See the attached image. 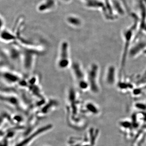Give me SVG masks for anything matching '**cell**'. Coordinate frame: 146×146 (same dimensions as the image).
Listing matches in <instances>:
<instances>
[{"mask_svg": "<svg viewBox=\"0 0 146 146\" xmlns=\"http://www.w3.org/2000/svg\"><path fill=\"white\" fill-rule=\"evenodd\" d=\"M1 99L3 102L13 107L17 108L20 106V100L13 94L3 93V95L1 94Z\"/></svg>", "mask_w": 146, "mask_h": 146, "instance_id": "obj_9", "label": "cell"}, {"mask_svg": "<svg viewBox=\"0 0 146 146\" xmlns=\"http://www.w3.org/2000/svg\"><path fill=\"white\" fill-rule=\"evenodd\" d=\"M136 107L138 109L145 110L146 109V106L143 104L138 103L136 104Z\"/></svg>", "mask_w": 146, "mask_h": 146, "instance_id": "obj_18", "label": "cell"}, {"mask_svg": "<svg viewBox=\"0 0 146 146\" xmlns=\"http://www.w3.org/2000/svg\"><path fill=\"white\" fill-rule=\"evenodd\" d=\"M1 30L5 28V22L4 18H3L2 16H1Z\"/></svg>", "mask_w": 146, "mask_h": 146, "instance_id": "obj_20", "label": "cell"}, {"mask_svg": "<svg viewBox=\"0 0 146 146\" xmlns=\"http://www.w3.org/2000/svg\"><path fill=\"white\" fill-rule=\"evenodd\" d=\"M67 23L74 28H78L81 26L82 22L81 18L74 14H70L65 18Z\"/></svg>", "mask_w": 146, "mask_h": 146, "instance_id": "obj_11", "label": "cell"}, {"mask_svg": "<svg viewBox=\"0 0 146 146\" xmlns=\"http://www.w3.org/2000/svg\"><path fill=\"white\" fill-rule=\"evenodd\" d=\"M86 7L91 9H103L104 7V3L100 0H80Z\"/></svg>", "mask_w": 146, "mask_h": 146, "instance_id": "obj_12", "label": "cell"}, {"mask_svg": "<svg viewBox=\"0 0 146 146\" xmlns=\"http://www.w3.org/2000/svg\"><path fill=\"white\" fill-rule=\"evenodd\" d=\"M22 51V61L24 69L27 72H29L33 68L35 58L37 55V50L35 49H29L28 47H24L21 49Z\"/></svg>", "mask_w": 146, "mask_h": 146, "instance_id": "obj_5", "label": "cell"}, {"mask_svg": "<svg viewBox=\"0 0 146 146\" xmlns=\"http://www.w3.org/2000/svg\"><path fill=\"white\" fill-rule=\"evenodd\" d=\"M100 69L96 63H93L89 67L86 73L89 90L93 94H96L100 91L99 78Z\"/></svg>", "mask_w": 146, "mask_h": 146, "instance_id": "obj_3", "label": "cell"}, {"mask_svg": "<svg viewBox=\"0 0 146 146\" xmlns=\"http://www.w3.org/2000/svg\"><path fill=\"white\" fill-rule=\"evenodd\" d=\"M1 40L6 43H11L17 39V36L14 32L5 28L1 30Z\"/></svg>", "mask_w": 146, "mask_h": 146, "instance_id": "obj_10", "label": "cell"}, {"mask_svg": "<svg viewBox=\"0 0 146 146\" xmlns=\"http://www.w3.org/2000/svg\"><path fill=\"white\" fill-rule=\"evenodd\" d=\"M116 69L114 66H110L108 68L106 76V80L108 85H112L116 82Z\"/></svg>", "mask_w": 146, "mask_h": 146, "instance_id": "obj_14", "label": "cell"}, {"mask_svg": "<svg viewBox=\"0 0 146 146\" xmlns=\"http://www.w3.org/2000/svg\"><path fill=\"white\" fill-rule=\"evenodd\" d=\"M1 77L4 82L9 85L19 84L22 81V76L19 74L6 68H3L1 70Z\"/></svg>", "mask_w": 146, "mask_h": 146, "instance_id": "obj_7", "label": "cell"}, {"mask_svg": "<svg viewBox=\"0 0 146 146\" xmlns=\"http://www.w3.org/2000/svg\"><path fill=\"white\" fill-rule=\"evenodd\" d=\"M137 25L134 24L129 28L126 30L123 33L124 36V48L123 50L121 60V69L122 70H124L125 67L126 61L127 56L129 54V51L131 48V44L133 38V33L134 32Z\"/></svg>", "mask_w": 146, "mask_h": 146, "instance_id": "obj_4", "label": "cell"}, {"mask_svg": "<svg viewBox=\"0 0 146 146\" xmlns=\"http://www.w3.org/2000/svg\"><path fill=\"white\" fill-rule=\"evenodd\" d=\"M146 49V42H138L133 47L131 48L129 55H130L132 57H136L140 53L144 52Z\"/></svg>", "mask_w": 146, "mask_h": 146, "instance_id": "obj_13", "label": "cell"}, {"mask_svg": "<svg viewBox=\"0 0 146 146\" xmlns=\"http://www.w3.org/2000/svg\"><path fill=\"white\" fill-rule=\"evenodd\" d=\"M72 62L71 59L70 46L67 41L64 40L60 43L56 65L59 70H64L70 68Z\"/></svg>", "mask_w": 146, "mask_h": 146, "instance_id": "obj_2", "label": "cell"}, {"mask_svg": "<svg viewBox=\"0 0 146 146\" xmlns=\"http://www.w3.org/2000/svg\"><path fill=\"white\" fill-rule=\"evenodd\" d=\"M8 140L5 138L1 141V146H8Z\"/></svg>", "mask_w": 146, "mask_h": 146, "instance_id": "obj_19", "label": "cell"}, {"mask_svg": "<svg viewBox=\"0 0 146 146\" xmlns=\"http://www.w3.org/2000/svg\"><path fill=\"white\" fill-rule=\"evenodd\" d=\"M70 68L73 77L79 89L83 91L89 90L86 73L84 72L81 64L78 61L72 62Z\"/></svg>", "mask_w": 146, "mask_h": 146, "instance_id": "obj_1", "label": "cell"}, {"mask_svg": "<svg viewBox=\"0 0 146 146\" xmlns=\"http://www.w3.org/2000/svg\"><path fill=\"white\" fill-rule=\"evenodd\" d=\"M85 108L87 111L94 115H97L99 112L98 107L92 102H87L85 105Z\"/></svg>", "mask_w": 146, "mask_h": 146, "instance_id": "obj_16", "label": "cell"}, {"mask_svg": "<svg viewBox=\"0 0 146 146\" xmlns=\"http://www.w3.org/2000/svg\"><path fill=\"white\" fill-rule=\"evenodd\" d=\"M57 104L56 102L53 100H50L48 103L46 102L45 105L42 108L39 112L41 116L48 115L50 112H52L54 108L57 106Z\"/></svg>", "mask_w": 146, "mask_h": 146, "instance_id": "obj_15", "label": "cell"}, {"mask_svg": "<svg viewBox=\"0 0 146 146\" xmlns=\"http://www.w3.org/2000/svg\"><path fill=\"white\" fill-rule=\"evenodd\" d=\"M121 125L123 127L125 128H130L131 125V123L127 121H123L121 123Z\"/></svg>", "mask_w": 146, "mask_h": 146, "instance_id": "obj_17", "label": "cell"}, {"mask_svg": "<svg viewBox=\"0 0 146 146\" xmlns=\"http://www.w3.org/2000/svg\"><path fill=\"white\" fill-rule=\"evenodd\" d=\"M60 1H62L63 2V3H68L71 2L72 0H60Z\"/></svg>", "mask_w": 146, "mask_h": 146, "instance_id": "obj_21", "label": "cell"}, {"mask_svg": "<svg viewBox=\"0 0 146 146\" xmlns=\"http://www.w3.org/2000/svg\"><path fill=\"white\" fill-rule=\"evenodd\" d=\"M56 6L55 0H43L36 6V10L40 13H48L55 9Z\"/></svg>", "mask_w": 146, "mask_h": 146, "instance_id": "obj_8", "label": "cell"}, {"mask_svg": "<svg viewBox=\"0 0 146 146\" xmlns=\"http://www.w3.org/2000/svg\"><path fill=\"white\" fill-rule=\"evenodd\" d=\"M53 126L51 124H48L41 127L38 128L36 129L33 131L31 133L28 134L29 136H27L23 140L20 141L18 143L16 144L14 146H28L32 142L35 140L39 136L51 129Z\"/></svg>", "mask_w": 146, "mask_h": 146, "instance_id": "obj_6", "label": "cell"}]
</instances>
